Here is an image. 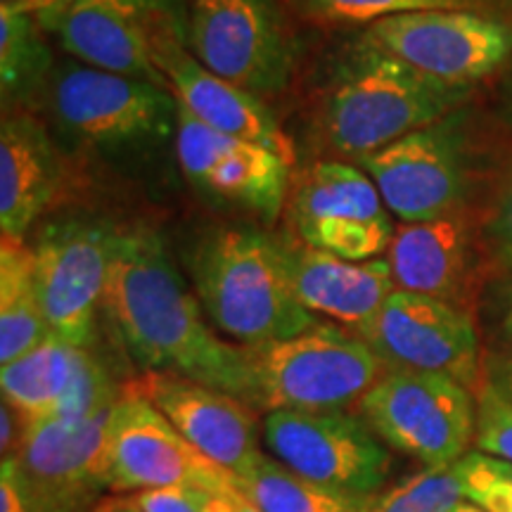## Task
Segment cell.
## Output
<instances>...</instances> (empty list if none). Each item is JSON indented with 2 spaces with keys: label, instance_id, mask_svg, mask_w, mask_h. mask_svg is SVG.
Instances as JSON below:
<instances>
[{
  "label": "cell",
  "instance_id": "6da1fadb",
  "mask_svg": "<svg viewBox=\"0 0 512 512\" xmlns=\"http://www.w3.org/2000/svg\"><path fill=\"white\" fill-rule=\"evenodd\" d=\"M102 309L140 373L188 377L259 408L249 349L209 328L200 299L155 230L117 233Z\"/></svg>",
  "mask_w": 512,
  "mask_h": 512
},
{
  "label": "cell",
  "instance_id": "7a4b0ae2",
  "mask_svg": "<svg viewBox=\"0 0 512 512\" xmlns=\"http://www.w3.org/2000/svg\"><path fill=\"white\" fill-rule=\"evenodd\" d=\"M470 95L358 41L320 102V140L332 155L361 162L465 107Z\"/></svg>",
  "mask_w": 512,
  "mask_h": 512
},
{
  "label": "cell",
  "instance_id": "3957f363",
  "mask_svg": "<svg viewBox=\"0 0 512 512\" xmlns=\"http://www.w3.org/2000/svg\"><path fill=\"white\" fill-rule=\"evenodd\" d=\"M192 285L216 330L245 349L302 335L318 323L294 297L278 238L254 228H223L192 256Z\"/></svg>",
  "mask_w": 512,
  "mask_h": 512
},
{
  "label": "cell",
  "instance_id": "277c9868",
  "mask_svg": "<svg viewBox=\"0 0 512 512\" xmlns=\"http://www.w3.org/2000/svg\"><path fill=\"white\" fill-rule=\"evenodd\" d=\"M46 102L57 136L98 155H126L176 140L178 102L169 88L79 62L60 64Z\"/></svg>",
  "mask_w": 512,
  "mask_h": 512
},
{
  "label": "cell",
  "instance_id": "5b68a950",
  "mask_svg": "<svg viewBox=\"0 0 512 512\" xmlns=\"http://www.w3.org/2000/svg\"><path fill=\"white\" fill-rule=\"evenodd\" d=\"M256 406L271 411H347L387 366L366 339L337 323H316L302 335L249 349Z\"/></svg>",
  "mask_w": 512,
  "mask_h": 512
},
{
  "label": "cell",
  "instance_id": "8992f818",
  "mask_svg": "<svg viewBox=\"0 0 512 512\" xmlns=\"http://www.w3.org/2000/svg\"><path fill=\"white\" fill-rule=\"evenodd\" d=\"M356 408L384 444L425 467L458 463L475 444L477 396L446 375L387 368Z\"/></svg>",
  "mask_w": 512,
  "mask_h": 512
},
{
  "label": "cell",
  "instance_id": "52a82bcc",
  "mask_svg": "<svg viewBox=\"0 0 512 512\" xmlns=\"http://www.w3.org/2000/svg\"><path fill=\"white\" fill-rule=\"evenodd\" d=\"M384 204L403 223L467 207L477 185V150L463 107L363 157Z\"/></svg>",
  "mask_w": 512,
  "mask_h": 512
},
{
  "label": "cell",
  "instance_id": "ba28073f",
  "mask_svg": "<svg viewBox=\"0 0 512 512\" xmlns=\"http://www.w3.org/2000/svg\"><path fill=\"white\" fill-rule=\"evenodd\" d=\"M287 12L283 0H185V48L259 98L283 93L294 67Z\"/></svg>",
  "mask_w": 512,
  "mask_h": 512
},
{
  "label": "cell",
  "instance_id": "9c48e42d",
  "mask_svg": "<svg viewBox=\"0 0 512 512\" xmlns=\"http://www.w3.org/2000/svg\"><path fill=\"white\" fill-rule=\"evenodd\" d=\"M36 22L74 62L164 86L157 55L185 38V0H74Z\"/></svg>",
  "mask_w": 512,
  "mask_h": 512
},
{
  "label": "cell",
  "instance_id": "30bf717a",
  "mask_svg": "<svg viewBox=\"0 0 512 512\" xmlns=\"http://www.w3.org/2000/svg\"><path fill=\"white\" fill-rule=\"evenodd\" d=\"M358 41L460 88H472L512 62V22L496 12H406L363 27Z\"/></svg>",
  "mask_w": 512,
  "mask_h": 512
},
{
  "label": "cell",
  "instance_id": "8fae6325",
  "mask_svg": "<svg viewBox=\"0 0 512 512\" xmlns=\"http://www.w3.org/2000/svg\"><path fill=\"white\" fill-rule=\"evenodd\" d=\"M264 441L278 463L347 496L380 494L392 470L387 444L349 411H271Z\"/></svg>",
  "mask_w": 512,
  "mask_h": 512
},
{
  "label": "cell",
  "instance_id": "7c38bea8",
  "mask_svg": "<svg viewBox=\"0 0 512 512\" xmlns=\"http://www.w3.org/2000/svg\"><path fill=\"white\" fill-rule=\"evenodd\" d=\"M100 479L117 496L164 486L233 494V475L202 456L145 396L126 387L112 411Z\"/></svg>",
  "mask_w": 512,
  "mask_h": 512
},
{
  "label": "cell",
  "instance_id": "4fadbf2b",
  "mask_svg": "<svg viewBox=\"0 0 512 512\" xmlns=\"http://www.w3.org/2000/svg\"><path fill=\"white\" fill-rule=\"evenodd\" d=\"M356 335L387 368L446 375L475 396L486 382L475 316L456 304L396 287Z\"/></svg>",
  "mask_w": 512,
  "mask_h": 512
},
{
  "label": "cell",
  "instance_id": "5bb4252c",
  "mask_svg": "<svg viewBox=\"0 0 512 512\" xmlns=\"http://www.w3.org/2000/svg\"><path fill=\"white\" fill-rule=\"evenodd\" d=\"M117 230L91 219H62L34 245L36 285L50 332L88 349L110 283Z\"/></svg>",
  "mask_w": 512,
  "mask_h": 512
},
{
  "label": "cell",
  "instance_id": "9a60e30c",
  "mask_svg": "<svg viewBox=\"0 0 512 512\" xmlns=\"http://www.w3.org/2000/svg\"><path fill=\"white\" fill-rule=\"evenodd\" d=\"M484 226L486 214L475 204L396 226L387 252L396 287L470 311L479 273L489 261Z\"/></svg>",
  "mask_w": 512,
  "mask_h": 512
},
{
  "label": "cell",
  "instance_id": "2e32d148",
  "mask_svg": "<svg viewBox=\"0 0 512 512\" xmlns=\"http://www.w3.org/2000/svg\"><path fill=\"white\" fill-rule=\"evenodd\" d=\"M176 159L202 195L230 202L261 219H278L287 200L290 169L283 159L249 140L204 126L178 105Z\"/></svg>",
  "mask_w": 512,
  "mask_h": 512
},
{
  "label": "cell",
  "instance_id": "e0dca14e",
  "mask_svg": "<svg viewBox=\"0 0 512 512\" xmlns=\"http://www.w3.org/2000/svg\"><path fill=\"white\" fill-rule=\"evenodd\" d=\"M124 387L145 396L202 456L233 477L245 475L266 456L254 408L235 396L166 373H140Z\"/></svg>",
  "mask_w": 512,
  "mask_h": 512
},
{
  "label": "cell",
  "instance_id": "ac0fdd59",
  "mask_svg": "<svg viewBox=\"0 0 512 512\" xmlns=\"http://www.w3.org/2000/svg\"><path fill=\"white\" fill-rule=\"evenodd\" d=\"M157 69L178 105L204 126L223 136L266 147L287 166L297 162V147L268 110L264 98L209 72L185 48V38L164 43L157 55Z\"/></svg>",
  "mask_w": 512,
  "mask_h": 512
},
{
  "label": "cell",
  "instance_id": "d6986e66",
  "mask_svg": "<svg viewBox=\"0 0 512 512\" xmlns=\"http://www.w3.org/2000/svg\"><path fill=\"white\" fill-rule=\"evenodd\" d=\"M114 406L88 418L27 420L15 456L24 475L46 494L93 512L105 491L100 472Z\"/></svg>",
  "mask_w": 512,
  "mask_h": 512
},
{
  "label": "cell",
  "instance_id": "ffe728a7",
  "mask_svg": "<svg viewBox=\"0 0 512 512\" xmlns=\"http://www.w3.org/2000/svg\"><path fill=\"white\" fill-rule=\"evenodd\" d=\"M294 297L313 316H325L351 332L363 330L396 290L387 256L347 261L294 238H278Z\"/></svg>",
  "mask_w": 512,
  "mask_h": 512
},
{
  "label": "cell",
  "instance_id": "44dd1931",
  "mask_svg": "<svg viewBox=\"0 0 512 512\" xmlns=\"http://www.w3.org/2000/svg\"><path fill=\"white\" fill-rule=\"evenodd\" d=\"M62 183V162L48 126L29 110L3 112L0 126V230L24 238Z\"/></svg>",
  "mask_w": 512,
  "mask_h": 512
},
{
  "label": "cell",
  "instance_id": "7402d4cb",
  "mask_svg": "<svg viewBox=\"0 0 512 512\" xmlns=\"http://www.w3.org/2000/svg\"><path fill=\"white\" fill-rule=\"evenodd\" d=\"M389 214L392 211L363 166L328 159L311 164L294 183V230L306 245H316L339 228L389 219Z\"/></svg>",
  "mask_w": 512,
  "mask_h": 512
},
{
  "label": "cell",
  "instance_id": "603a6c76",
  "mask_svg": "<svg viewBox=\"0 0 512 512\" xmlns=\"http://www.w3.org/2000/svg\"><path fill=\"white\" fill-rule=\"evenodd\" d=\"M91 351L50 335L46 342L0 368L3 401L27 420L53 418Z\"/></svg>",
  "mask_w": 512,
  "mask_h": 512
},
{
  "label": "cell",
  "instance_id": "cb8c5ba5",
  "mask_svg": "<svg viewBox=\"0 0 512 512\" xmlns=\"http://www.w3.org/2000/svg\"><path fill=\"white\" fill-rule=\"evenodd\" d=\"M53 335L36 285L34 247L0 240V366L17 361Z\"/></svg>",
  "mask_w": 512,
  "mask_h": 512
},
{
  "label": "cell",
  "instance_id": "d4e9b609",
  "mask_svg": "<svg viewBox=\"0 0 512 512\" xmlns=\"http://www.w3.org/2000/svg\"><path fill=\"white\" fill-rule=\"evenodd\" d=\"M53 50L34 15L0 8V95L3 112L29 110L53 79Z\"/></svg>",
  "mask_w": 512,
  "mask_h": 512
},
{
  "label": "cell",
  "instance_id": "484cf974",
  "mask_svg": "<svg viewBox=\"0 0 512 512\" xmlns=\"http://www.w3.org/2000/svg\"><path fill=\"white\" fill-rule=\"evenodd\" d=\"M233 489L259 512H363L368 496H347L304 479L275 458L264 456Z\"/></svg>",
  "mask_w": 512,
  "mask_h": 512
},
{
  "label": "cell",
  "instance_id": "4316f807",
  "mask_svg": "<svg viewBox=\"0 0 512 512\" xmlns=\"http://www.w3.org/2000/svg\"><path fill=\"white\" fill-rule=\"evenodd\" d=\"M290 15L323 27H368L380 19L422 10L494 12L489 0H283Z\"/></svg>",
  "mask_w": 512,
  "mask_h": 512
},
{
  "label": "cell",
  "instance_id": "83f0119b",
  "mask_svg": "<svg viewBox=\"0 0 512 512\" xmlns=\"http://www.w3.org/2000/svg\"><path fill=\"white\" fill-rule=\"evenodd\" d=\"M465 498L458 465L425 467L387 491L368 496L363 512H451Z\"/></svg>",
  "mask_w": 512,
  "mask_h": 512
},
{
  "label": "cell",
  "instance_id": "f1b7e54d",
  "mask_svg": "<svg viewBox=\"0 0 512 512\" xmlns=\"http://www.w3.org/2000/svg\"><path fill=\"white\" fill-rule=\"evenodd\" d=\"M456 465L465 501L486 512H512V463L470 451Z\"/></svg>",
  "mask_w": 512,
  "mask_h": 512
},
{
  "label": "cell",
  "instance_id": "f546056e",
  "mask_svg": "<svg viewBox=\"0 0 512 512\" xmlns=\"http://www.w3.org/2000/svg\"><path fill=\"white\" fill-rule=\"evenodd\" d=\"M475 448L512 463V401L489 382L477 392Z\"/></svg>",
  "mask_w": 512,
  "mask_h": 512
},
{
  "label": "cell",
  "instance_id": "4dcf8cb0",
  "mask_svg": "<svg viewBox=\"0 0 512 512\" xmlns=\"http://www.w3.org/2000/svg\"><path fill=\"white\" fill-rule=\"evenodd\" d=\"M0 512H86L46 494L24 475L15 458L0 465Z\"/></svg>",
  "mask_w": 512,
  "mask_h": 512
},
{
  "label": "cell",
  "instance_id": "1f68e13d",
  "mask_svg": "<svg viewBox=\"0 0 512 512\" xmlns=\"http://www.w3.org/2000/svg\"><path fill=\"white\" fill-rule=\"evenodd\" d=\"M486 252L498 271L512 273V176L486 211Z\"/></svg>",
  "mask_w": 512,
  "mask_h": 512
},
{
  "label": "cell",
  "instance_id": "d6a6232c",
  "mask_svg": "<svg viewBox=\"0 0 512 512\" xmlns=\"http://www.w3.org/2000/svg\"><path fill=\"white\" fill-rule=\"evenodd\" d=\"M126 498L140 512H209L216 494L200 486H164L128 494Z\"/></svg>",
  "mask_w": 512,
  "mask_h": 512
},
{
  "label": "cell",
  "instance_id": "836d02e7",
  "mask_svg": "<svg viewBox=\"0 0 512 512\" xmlns=\"http://www.w3.org/2000/svg\"><path fill=\"white\" fill-rule=\"evenodd\" d=\"M24 430H27V418L17 408H12L8 401H3V406H0V453H3V460L17 456Z\"/></svg>",
  "mask_w": 512,
  "mask_h": 512
},
{
  "label": "cell",
  "instance_id": "e575fe53",
  "mask_svg": "<svg viewBox=\"0 0 512 512\" xmlns=\"http://www.w3.org/2000/svg\"><path fill=\"white\" fill-rule=\"evenodd\" d=\"M486 382L494 384L505 399L512 401V358L508 356H491L484 366Z\"/></svg>",
  "mask_w": 512,
  "mask_h": 512
},
{
  "label": "cell",
  "instance_id": "d590c367",
  "mask_svg": "<svg viewBox=\"0 0 512 512\" xmlns=\"http://www.w3.org/2000/svg\"><path fill=\"white\" fill-rule=\"evenodd\" d=\"M74 3V0H19V3L10 5L8 10L12 12H22V15H46V12H53V10H60L64 5Z\"/></svg>",
  "mask_w": 512,
  "mask_h": 512
},
{
  "label": "cell",
  "instance_id": "8d00e7d4",
  "mask_svg": "<svg viewBox=\"0 0 512 512\" xmlns=\"http://www.w3.org/2000/svg\"><path fill=\"white\" fill-rule=\"evenodd\" d=\"M93 512H140L138 508H133L131 501L126 496H114L110 501H102L98 503V508Z\"/></svg>",
  "mask_w": 512,
  "mask_h": 512
},
{
  "label": "cell",
  "instance_id": "74e56055",
  "mask_svg": "<svg viewBox=\"0 0 512 512\" xmlns=\"http://www.w3.org/2000/svg\"><path fill=\"white\" fill-rule=\"evenodd\" d=\"M503 332L508 337V342L512 344V285L508 290V299H505V309H503Z\"/></svg>",
  "mask_w": 512,
  "mask_h": 512
},
{
  "label": "cell",
  "instance_id": "f35d334b",
  "mask_svg": "<svg viewBox=\"0 0 512 512\" xmlns=\"http://www.w3.org/2000/svg\"><path fill=\"white\" fill-rule=\"evenodd\" d=\"M491 10L496 12V15H501L512 22V0H489Z\"/></svg>",
  "mask_w": 512,
  "mask_h": 512
},
{
  "label": "cell",
  "instance_id": "ab89813d",
  "mask_svg": "<svg viewBox=\"0 0 512 512\" xmlns=\"http://www.w3.org/2000/svg\"><path fill=\"white\" fill-rule=\"evenodd\" d=\"M228 498H230V501H233V505H235V512H259V510L254 508L252 503L247 501V498H242L235 489H233V494H230Z\"/></svg>",
  "mask_w": 512,
  "mask_h": 512
},
{
  "label": "cell",
  "instance_id": "60d3db41",
  "mask_svg": "<svg viewBox=\"0 0 512 512\" xmlns=\"http://www.w3.org/2000/svg\"><path fill=\"white\" fill-rule=\"evenodd\" d=\"M209 512H235V505L228 496H216L214 503H211Z\"/></svg>",
  "mask_w": 512,
  "mask_h": 512
},
{
  "label": "cell",
  "instance_id": "b9f144b4",
  "mask_svg": "<svg viewBox=\"0 0 512 512\" xmlns=\"http://www.w3.org/2000/svg\"><path fill=\"white\" fill-rule=\"evenodd\" d=\"M505 107H508V117L512 121V62L508 64V76H505Z\"/></svg>",
  "mask_w": 512,
  "mask_h": 512
},
{
  "label": "cell",
  "instance_id": "7bdbcfd3",
  "mask_svg": "<svg viewBox=\"0 0 512 512\" xmlns=\"http://www.w3.org/2000/svg\"><path fill=\"white\" fill-rule=\"evenodd\" d=\"M451 512H486V510H482V508H477L475 503H470V501H460V503H456V508H453Z\"/></svg>",
  "mask_w": 512,
  "mask_h": 512
},
{
  "label": "cell",
  "instance_id": "ee69618b",
  "mask_svg": "<svg viewBox=\"0 0 512 512\" xmlns=\"http://www.w3.org/2000/svg\"><path fill=\"white\" fill-rule=\"evenodd\" d=\"M15 3H19V0H0V8H10Z\"/></svg>",
  "mask_w": 512,
  "mask_h": 512
}]
</instances>
